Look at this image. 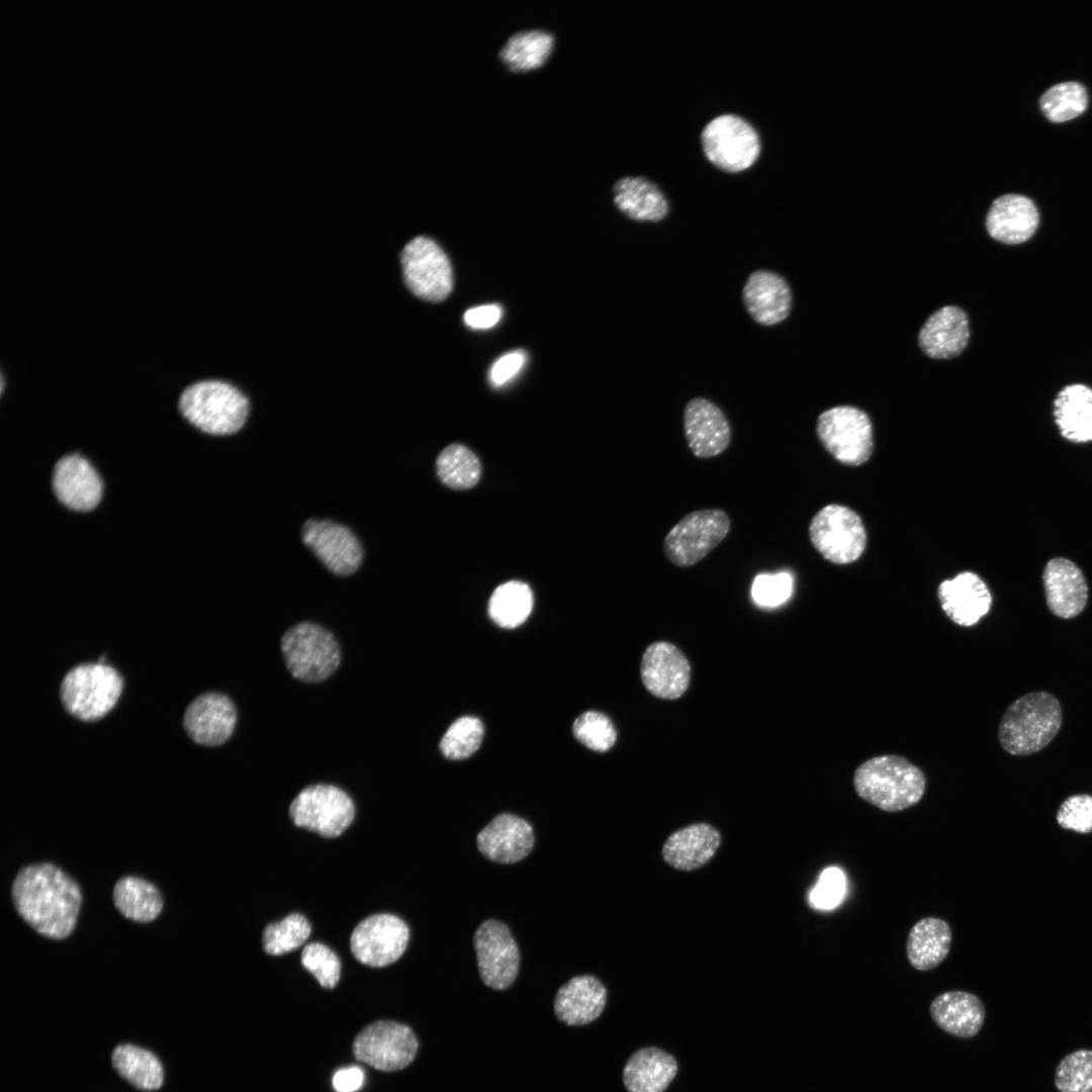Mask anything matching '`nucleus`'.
<instances>
[{
    "mask_svg": "<svg viewBox=\"0 0 1092 1092\" xmlns=\"http://www.w3.org/2000/svg\"><path fill=\"white\" fill-rule=\"evenodd\" d=\"M503 309L498 304H483L469 308L463 315L465 325L473 330H486L494 327L502 318Z\"/></svg>",
    "mask_w": 1092,
    "mask_h": 1092,
    "instance_id": "nucleus-49",
    "label": "nucleus"
},
{
    "mask_svg": "<svg viewBox=\"0 0 1092 1092\" xmlns=\"http://www.w3.org/2000/svg\"><path fill=\"white\" fill-rule=\"evenodd\" d=\"M237 711L232 700L222 694L208 692L199 695L186 708L183 727L198 744L217 746L233 734Z\"/></svg>",
    "mask_w": 1092,
    "mask_h": 1092,
    "instance_id": "nucleus-19",
    "label": "nucleus"
},
{
    "mask_svg": "<svg viewBox=\"0 0 1092 1092\" xmlns=\"http://www.w3.org/2000/svg\"><path fill=\"white\" fill-rule=\"evenodd\" d=\"M1046 605L1062 619H1072L1085 609L1088 585L1081 569L1064 557L1051 559L1042 574Z\"/></svg>",
    "mask_w": 1092,
    "mask_h": 1092,
    "instance_id": "nucleus-23",
    "label": "nucleus"
},
{
    "mask_svg": "<svg viewBox=\"0 0 1092 1092\" xmlns=\"http://www.w3.org/2000/svg\"><path fill=\"white\" fill-rule=\"evenodd\" d=\"M951 941V927L945 920L932 916L922 918L908 932L907 959L917 971H930L946 959Z\"/></svg>",
    "mask_w": 1092,
    "mask_h": 1092,
    "instance_id": "nucleus-31",
    "label": "nucleus"
},
{
    "mask_svg": "<svg viewBox=\"0 0 1092 1092\" xmlns=\"http://www.w3.org/2000/svg\"><path fill=\"white\" fill-rule=\"evenodd\" d=\"M111 1060L116 1072L134 1087L156 1090L162 1086L163 1068L151 1052L132 1044H119L114 1049Z\"/></svg>",
    "mask_w": 1092,
    "mask_h": 1092,
    "instance_id": "nucleus-35",
    "label": "nucleus"
},
{
    "mask_svg": "<svg viewBox=\"0 0 1092 1092\" xmlns=\"http://www.w3.org/2000/svg\"><path fill=\"white\" fill-rule=\"evenodd\" d=\"M364 1073L358 1067L339 1070L333 1077V1087L337 1092H355L363 1084Z\"/></svg>",
    "mask_w": 1092,
    "mask_h": 1092,
    "instance_id": "nucleus-50",
    "label": "nucleus"
},
{
    "mask_svg": "<svg viewBox=\"0 0 1092 1092\" xmlns=\"http://www.w3.org/2000/svg\"><path fill=\"white\" fill-rule=\"evenodd\" d=\"M1039 221L1034 202L1021 194H1005L991 204L986 218L987 231L994 240L1014 245L1027 241Z\"/></svg>",
    "mask_w": 1092,
    "mask_h": 1092,
    "instance_id": "nucleus-26",
    "label": "nucleus"
},
{
    "mask_svg": "<svg viewBox=\"0 0 1092 1092\" xmlns=\"http://www.w3.org/2000/svg\"><path fill=\"white\" fill-rule=\"evenodd\" d=\"M477 967L482 982L494 990H505L515 982L519 970L518 945L502 921H483L474 933Z\"/></svg>",
    "mask_w": 1092,
    "mask_h": 1092,
    "instance_id": "nucleus-15",
    "label": "nucleus"
},
{
    "mask_svg": "<svg viewBox=\"0 0 1092 1092\" xmlns=\"http://www.w3.org/2000/svg\"><path fill=\"white\" fill-rule=\"evenodd\" d=\"M400 262L404 283L416 296L439 302L450 294L452 267L444 251L432 239L420 236L410 241L401 252Z\"/></svg>",
    "mask_w": 1092,
    "mask_h": 1092,
    "instance_id": "nucleus-12",
    "label": "nucleus"
},
{
    "mask_svg": "<svg viewBox=\"0 0 1092 1092\" xmlns=\"http://www.w3.org/2000/svg\"><path fill=\"white\" fill-rule=\"evenodd\" d=\"M809 536L815 549L835 564L855 561L867 544V534L859 516L835 504L822 508L812 518Z\"/></svg>",
    "mask_w": 1092,
    "mask_h": 1092,
    "instance_id": "nucleus-9",
    "label": "nucleus"
},
{
    "mask_svg": "<svg viewBox=\"0 0 1092 1092\" xmlns=\"http://www.w3.org/2000/svg\"><path fill=\"white\" fill-rule=\"evenodd\" d=\"M573 734L587 748L605 752L616 742L617 732L612 721L603 713L587 711L573 723Z\"/></svg>",
    "mask_w": 1092,
    "mask_h": 1092,
    "instance_id": "nucleus-43",
    "label": "nucleus"
},
{
    "mask_svg": "<svg viewBox=\"0 0 1092 1092\" xmlns=\"http://www.w3.org/2000/svg\"><path fill=\"white\" fill-rule=\"evenodd\" d=\"M690 675L688 659L671 643L654 642L643 653L641 678L647 691L657 698H679L689 687Z\"/></svg>",
    "mask_w": 1092,
    "mask_h": 1092,
    "instance_id": "nucleus-20",
    "label": "nucleus"
},
{
    "mask_svg": "<svg viewBox=\"0 0 1092 1092\" xmlns=\"http://www.w3.org/2000/svg\"><path fill=\"white\" fill-rule=\"evenodd\" d=\"M816 432L824 448L843 464L857 466L872 455V422L855 406L838 405L824 411L817 419Z\"/></svg>",
    "mask_w": 1092,
    "mask_h": 1092,
    "instance_id": "nucleus-8",
    "label": "nucleus"
},
{
    "mask_svg": "<svg viewBox=\"0 0 1092 1092\" xmlns=\"http://www.w3.org/2000/svg\"><path fill=\"white\" fill-rule=\"evenodd\" d=\"M533 608L530 586L519 580H511L497 586L488 603L491 620L503 628H516L523 624Z\"/></svg>",
    "mask_w": 1092,
    "mask_h": 1092,
    "instance_id": "nucleus-37",
    "label": "nucleus"
},
{
    "mask_svg": "<svg viewBox=\"0 0 1092 1092\" xmlns=\"http://www.w3.org/2000/svg\"><path fill=\"white\" fill-rule=\"evenodd\" d=\"M484 729L476 717L463 716L454 721L440 741V750L449 759H464L473 754L482 741Z\"/></svg>",
    "mask_w": 1092,
    "mask_h": 1092,
    "instance_id": "nucleus-41",
    "label": "nucleus"
},
{
    "mask_svg": "<svg viewBox=\"0 0 1092 1092\" xmlns=\"http://www.w3.org/2000/svg\"><path fill=\"white\" fill-rule=\"evenodd\" d=\"M553 35L542 29L523 30L513 34L503 46L499 57L514 71H527L541 66L553 48Z\"/></svg>",
    "mask_w": 1092,
    "mask_h": 1092,
    "instance_id": "nucleus-36",
    "label": "nucleus"
},
{
    "mask_svg": "<svg viewBox=\"0 0 1092 1092\" xmlns=\"http://www.w3.org/2000/svg\"><path fill=\"white\" fill-rule=\"evenodd\" d=\"M113 902L124 917L141 923L154 921L163 909L158 888L134 876L123 877L115 884Z\"/></svg>",
    "mask_w": 1092,
    "mask_h": 1092,
    "instance_id": "nucleus-34",
    "label": "nucleus"
},
{
    "mask_svg": "<svg viewBox=\"0 0 1092 1092\" xmlns=\"http://www.w3.org/2000/svg\"><path fill=\"white\" fill-rule=\"evenodd\" d=\"M1057 822L1065 829L1092 832V796L1076 794L1068 797L1058 810Z\"/></svg>",
    "mask_w": 1092,
    "mask_h": 1092,
    "instance_id": "nucleus-46",
    "label": "nucleus"
},
{
    "mask_svg": "<svg viewBox=\"0 0 1092 1092\" xmlns=\"http://www.w3.org/2000/svg\"><path fill=\"white\" fill-rule=\"evenodd\" d=\"M684 433L696 457L711 458L723 453L731 442L730 424L723 411L705 397L690 399L684 410Z\"/></svg>",
    "mask_w": 1092,
    "mask_h": 1092,
    "instance_id": "nucleus-18",
    "label": "nucleus"
},
{
    "mask_svg": "<svg viewBox=\"0 0 1092 1092\" xmlns=\"http://www.w3.org/2000/svg\"><path fill=\"white\" fill-rule=\"evenodd\" d=\"M439 479L446 486L463 490L473 487L480 478L481 464L478 457L462 444L445 447L436 460Z\"/></svg>",
    "mask_w": 1092,
    "mask_h": 1092,
    "instance_id": "nucleus-38",
    "label": "nucleus"
},
{
    "mask_svg": "<svg viewBox=\"0 0 1092 1092\" xmlns=\"http://www.w3.org/2000/svg\"><path fill=\"white\" fill-rule=\"evenodd\" d=\"M289 815L296 826L333 838L350 826L355 806L342 789L318 784L306 787L294 798Z\"/></svg>",
    "mask_w": 1092,
    "mask_h": 1092,
    "instance_id": "nucleus-11",
    "label": "nucleus"
},
{
    "mask_svg": "<svg viewBox=\"0 0 1092 1092\" xmlns=\"http://www.w3.org/2000/svg\"><path fill=\"white\" fill-rule=\"evenodd\" d=\"M614 202L626 216L657 222L668 213V202L657 186L642 177H625L614 186Z\"/></svg>",
    "mask_w": 1092,
    "mask_h": 1092,
    "instance_id": "nucleus-33",
    "label": "nucleus"
},
{
    "mask_svg": "<svg viewBox=\"0 0 1092 1092\" xmlns=\"http://www.w3.org/2000/svg\"><path fill=\"white\" fill-rule=\"evenodd\" d=\"M476 844L488 859L498 863H515L532 851L534 831L523 818L503 813L477 834Z\"/></svg>",
    "mask_w": 1092,
    "mask_h": 1092,
    "instance_id": "nucleus-22",
    "label": "nucleus"
},
{
    "mask_svg": "<svg viewBox=\"0 0 1092 1092\" xmlns=\"http://www.w3.org/2000/svg\"><path fill=\"white\" fill-rule=\"evenodd\" d=\"M303 543L337 575L354 573L363 559L362 546L347 527L329 520H308L301 528Z\"/></svg>",
    "mask_w": 1092,
    "mask_h": 1092,
    "instance_id": "nucleus-16",
    "label": "nucleus"
},
{
    "mask_svg": "<svg viewBox=\"0 0 1092 1092\" xmlns=\"http://www.w3.org/2000/svg\"><path fill=\"white\" fill-rule=\"evenodd\" d=\"M721 843L720 832L710 824L695 823L671 833L663 847L664 861L675 870L694 871L706 864Z\"/></svg>",
    "mask_w": 1092,
    "mask_h": 1092,
    "instance_id": "nucleus-28",
    "label": "nucleus"
},
{
    "mask_svg": "<svg viewBox=\"0 0 1092 1092\" xmlns=\"http://www.w3.org/2000/svg\"><path fill=\"white\" fill-rule=\"evenodd\" d=\"M794 580L789 572L760 573L753 579L751 597L761 607H777L792 596Z\"/></svg>",
    "mask_w": 1092,
    "mask_h": 1092,
    "instance_id": "nucleus-45",
    "label": "nucleus"
},
{
    "mask_svg": "<svg viewBox=\"0 0 1092 1092\" xmlns=\"http://www.w3.org/2000/svg\"><path fill=\"white\" fill-rule=\"evenodd\" d=\"M702 145L706 157L726 172H740L758 158L760 143L754 128L733 114L712 119L703 129Z\"/></svg>",
    "mask_w": 1092,
    "mask_h": 1092,
    "instance_id": "nucleus-13",
    "label": "nucleus"
},
{
    "mask_svg": "<svg viewBox=\"0 0 1092 1092\" xmlns=\"http://www.w3.org/2000/svg\"><path fill=\"white\" fill-rule=\"evenodd\" d=\"M419 1041L405 1024L377 1020L363 1027L355 1036L352 1053L356 1060L381 1072H395L415 1059Z\"/></svg>",
    "mask_w": 1092,
    "mask_h": 1092,
    "instance_id": "nucleus-10",
    "label": "nucleus"
},
{
    "mask_svg": "<svg viewBox=\"0 0 1092 1092\" xmlns=\"http://www.w3.org/2000/svg\"><path fill=\"white\" fill-rule=\"evenodd\" d=\"M941 609L956 624L971 627L988 614L992 596L979 575L971 571L943 580L938 586Z\"/></svg>",
    "mask_w": 1092,
    "mask_h": 1092,
    "instance_id": "nucleus-24",
    "label": "nucleus"
},
{
    "mask_svg": "<svg viewBox=\"0 0 1092 1092\" xmlns=\"http://www.w3.org/2000/svg\"><path fill=\"white\" fill-rule=\"evenodd\" d=\"M730 528V518L723 510L694 511L666 534L663 553L675 566L690 567L716 548L727 537Z\"/></svg>",
    "mask_w": 1092,
    "mask_h": 1092,
    "instance_id": "nucleus-7",
    "label": "nucleus"
},
{
    "mask_svg": "<svg viewBox=\"0 0 1092 1092\" xmlns=\"http://www.w3.org/2000/svg\"><path fill=\"white\" fill-rule=\"evenodd\" d=\"M970 323L959 306L946 305L935 310L924 322L918 334V344L924 354L933 359H949L967 347Z\"/></svg>",
    "mask_w": 1092,
    "mask_h": 1092,
    "instance_id": "nucleus-25",
    "label": "nucleus"
},
{
    "mask_svg": "<svg viewBox=\"0 0 1092 1092\" xmlns=\"http://www.w3.org/2000/svg\"><path fill=\"white\" fill-rule=\"evenodd\" d=\"M678 1072L676 1059L658 1046H644L627 1060L623 1084L628 1092H665Z\"/></svg>",
    "mask_w": 1092,
    "mask_h": 1092,
    "instance_id": "nucleus-30",
    "label": "nucleus"
},
{
    "mask_svg": "<svg viewBox=\"0 0 1092 1092\" xmlns=\"http://www.w3.org/2000/svg\"><path fill=\"white\" fill-rule=\"evenodd\" d=\"M123 688L120 673L105 663H83L70 669L60 686L64 709L82 721L105 716L117 703Z\"/></svg>",
    "mask_w": 1092,
    "mask_h": 1092,
    "instance_id": "nucleus-5",
    "label": "nucleus"
},
{
    "mask_svg": "<svg viewBox=\"0 0 1092 1092\" xmlns=\"http://www.w3.org/2000/svg\"><path fill=\"white\" fill-rule=\"evenodd\" d=\"M281 650L292 676L305 682L327 679L341 662L340 646L334 635L310 622L299 623L286 631Z\"/></svg>",
    "mask_w": 1092,
    "mask_h": 1092,
    "instance_id": "nucleus-6",
    "label": "nucleus"
},
{
    "mask_svg": "<svg viewBox=\"0 0 1092 1092\" xmlns=\"http://www.w3.org/2000/svg\"><path fill=\"white\" fill-rule=\"evenodd\" d=\"M51 483L58 502L75 512H89L102 498L103 481L99 473L77 453L65 455L55 463Z\"/></svg>",
    "mask_w": 1092,
    "mask_h": 1092,
    "instance_id": "nucleus-17",
    "label": "nucleus"
},
{
    "mask_svg": "<svg viewBox=\"0 0 1092 1092\" xmlns=\"http://www.w3.org/2000/svg\"><path fill=\"white\" fill-rule=\"evenodd\" d=\"M606 1003L607 989L598 978L576 976L557 991L554 1011L557 1018L567 1025H585L601 1016Z\"/></svg>",
    "mask_w": 1092,
    "mask_h": 1092,
    "instance_id": "nucleus-27",
    "label": "nucleus"
},
{
    "mask_svg": "<svg viewBox=\"0 0 1092 1092\" xmlns=\"http://www.w3.org/2000/svg\"><path fill=\"white\" fill-rule=\"evenodd\" d=\"M852 784L867 803L885 812H899L919 803L927 782L924 772L906 757L883 754L859 764Z\"/></svg>",
    "mask_w": 1092,
    "mask_h": 1092,
    "instance_id": "nucleus-2",
    "label": "nucleus"
},
{
    "mask_svg": "<svg viewBox=\"0 0 1092 1092\" xmlns=\"http://www.w3.org/2000/svg\"><path fill=\"white\" fill-rule=\"evenodd\" d=\"M177 408L182 419L200 432L226 436L243 428L250 403L232 383L210 378L186 386L179 395Z\"/></svg>",
    "mask_w": 1092,
    "mask_h": 1092,
    "instance_id": "nucleus-3",
    "label": "nucleus"
},
{
    "mask_svg": "<svg viewBox=\"0 0 1092 1092\" xmlns=\"http://www.w3.org/2000/svg\"><path fill=\"white\" fill-rule=\"evenodd\" d=\"M301 964L322 987L333 989L338 984L341 963L338 956L327 945L320 942L305 945L301 952Z\"/></svg>",
    "mask_w": 1092,
    "mask_h": 1092,
    "instance_id": "nucleus-44",
    "label": "nucleus"
},
{
    "mask_svg": "<svg viewBox=\"0 0 1092 1092\" xmlns=\"http://www.w3.org/2000/svg\"><path fill=\"white\" fill-rule=\"evenodd\" d=\"M1055 1085L1059 1092H1092V1051L1081 1049L1058 1064Z\"/></svg>",
    "mask_w": 1092,
    "mask_h": 1092,
    "instance_id": "nucleus-42",
    "label": "nucleus"
},
{
    "mask_svg": "<svg viewBox=\"0 0 1092 1092\" xmlns=\"http://www.w3.org/2000/svg\"><path fill=\"white\" fill-rule=\"evenodd\" d=\"M408 939L410 929L402 919L387 913L374 914L356 925L350 948L360 963L380 968L397 961Z\"/></svg>",
    "mask_w": 1092,
    "mask_h": 1092,
    "instance_id": "nucleus-14",
    "label": "nucleus"
},
{
    "mask_svg": "<svg viewBox=\"0 0 1092 1092\" xmlns=\"http://www.w3.org/2000/svg\"><path fill=\"white\" fill-rule=\"evenodd\" d=\"M844 878L837 868H828L822 872L818 883L812 889L809 900L813 907L831 909L841 901L844 893Z\"/></svg>",
    "mask_w": 1092,
    "mask_h": 1092,
    "instance_id": "nucleus-47",
    "label": "nucleus"
},
{
    "mask_svg": "<svg viewBox=\"0 0 1092 1092\" xmlns=\"http://www.w3.org/2000/svg\"><path fill=\"white\" fill-rule=\"evenodd\" d=\"M310 931L311 927L303 915L289 914L265 927L262 935L264 950L272 956L292 951L306 941Z\"/></svg>",
    "mask_w": 1092,
    "mask_h": 1092,
    "instance_id": "nucleus-40",
    "label": "nucleus"
},
{
    "mask_svg": "<svg viewBox=\"0 0 1092 1092\" xmlns=\"http://www.w3.org/2000/svg\"><path fill=\"white\" fill-rule=\"evenodd\" d=\"M929 1011L939 1028L961 1038L978 1034L986 1016L984 1004L977 995L958 990L937 995L931 1001Z\"/></svg>",
    "mask_w": 1092,
    "mask_h": 1092,
    "instance_id": "nucleus-29",
    "label": "nucleus"
},
{
    "mask_svg": "<svg viewBox=\"0 0 1092 1092\" xmlns=\"http://www.w3.org/2000/svg\"><path fill=\"white\" fill-rule=\"evenodd\" d=\"M11 896L18 914L39 934L64 939L73 932L82 894L77 882L57 866L40 862L22 868Z\"/></svg>",
    "mask_w": 1092,
    "mask_h": 1092,
    "instance_id": "nucleus-1",
    "label": "nucleus"
},
{
    "mask_svg": "<svg viewBox=\"0 0 1092 1092\" xmlns=\"http://www.w3.org/2000/svg\"><path fill=\"white\" fill-rule=\"evenodd\" d=\"M1062 708L1048 692H1033L1015 700L1003 714L998 726V740L1008 753L1017 756L1034 754L1058 734Z\"/></svg>",
    "mask_w": 1092,
    "mask_h": 1092,
    "instance_id": "nucleus-4",
    "label": "nucleus"
},
{
    "mask_svg": "<svg viewBox=\"0 0 1092 1092\" xmlns=\"http://www.w3.org/2000/svg\"><path fill=\"white\" fill-rule=\"evenodd\" d=\"M1054 417L1064 438L1073 443L1092 441V389L1072 384L1059 392L1054 401Z\"/></svg>",
    "mask_w": 1092,
    "mask_h": 1092,
    "instance_id": "nucleus-32",
    "label": "nucleus"
},
{
    "mask_svg": "<svg viewBox=\"0 0 1092 1092\" xmlns=\"http://www.w3.org/2000/svg\"><path fill=\"white\" fill-rule=\"evenodd\" d=\"M742 300L746 311L755 323L770 327L789 316L793 296L783 276L770 270L758 269L747 277L742 289Z\"/></svg>",
    "mask_w": 1092,
    "mask_h": 1092,
    "instance_id": "nucleus-21",
    "label": "nucleus"
},
{
    "mask_svg": "<svg viewBox=\"0 0 1092 1092\" xmlns=\"http://www.w3.org/2000/svg\"><path fill=\"white\" fill-rule=\"evenodd\" d=\"M1039 105L1049 120L1068 121L1084 112L1088 105V94L1079 82H1061L1042 94Z\"/></svg>",
    "mask_w": 1092,
    "mask_h": 1092,
    "instance_id": "nucleus-39",
    "label": "nucleus"
},
{
    "mask_svg": "<svg viewBox=\"0 0 1092 1092\" xmlns=\"http://www.w3.org/2000/svg\"><path fill=\"white\" fill-rule=\"evenodd\" d=\"M526 353L515 350L500 356L491 366L488 379L493 387H502L514 379L526 363Z\"/></svg>",
    "mask_w": 1092,
    "mask_h": 1092,
    "instance_id": "nucleus-48",
    "label": "nucleus"
}]
</instances>
